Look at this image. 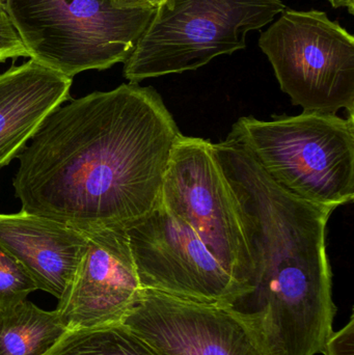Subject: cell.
<instances>
[{
    "label": "cell",
    "instance_id": "1",
    "mask_svg": "<svg viewBox=\"0 0 354 355\" xmlns=\"http://www.w3.org/2000/svg\"><path fill=\"white\" fill-rule=\"evenodd\" d=\"M58 106L19 154L22 210L77 227H127L161 200L179 130L152 87L123 83Z\"/></svg>",
    "mask_w": 354,
    "mask_h": 355
},
{
    "label": "cell",
    "instance_id": "2",
    "mask_svg": "<svg viewBox=\"0 0 354 355\" xmlns=\"http://www.w3.org/2000/svg\"><path fill=\"white\" fill-rule=\"evenodd\" d=\"M242 217L251 291L231 304L266 355H316L334 329L326 225L335 210L299 200L266 176L234 141L213 144Z\"/></svg>",
    "mask_w": 354,
    "mask_h": 355
},
{
    "label": "cell",
    "instance_id": "3",
    "mask_svg": "<svg viewBox=\"0 0 354 355\" xmlns=\"http://www.w3.org/2000/svg\"><path fill=\"white\" fill-rule=\"evenodd\" d=\"M227 139L291 196L336 210L354 198V116L239 118Z\"/></svg>",
    "mask_w": 354,
    "mask_h": 355
},
{
    "label": "cell",
    "instance_id": "4",
    "mask_svg": "<svg viewBox=\"0 0 354 355\" xmlns=\"http://www.w3.org/2000/svg\"><path fill=\"white\" fill-rule=\"evenodd\" d=\"M28 58L73 78L126 62L156 10L116 0H6Z\"/></svg>",
    "mask_w": 354,
    "mask_h": 355
},
{
    "label": "cell",
    "instance_id": "5",
    "mask_svg": "<svg viewBox=\"0 0 354 355\" xmlns=\"http://www.w3.org/2000/svg\"><path fill=\"white\" fill-rule=\"evenodd\" d=\"M286 8L281 0H166L124 62L125 78L197 70L247 47V35Z\"/></svg>",
    "mask_w": 354,
    "mask_h": 355
},
{
    "label": "cell",
    "instance_id": "6",
    "mask_svg": "<svg viewBox=\"0 0 354 355\" xmlns=\"http://www.w3.org/2000/svg\"><path fill=\"white\" fill-rule=\"evenodd\" d=\"M261 33L267 56L293 105L305 112L354 116V37L321 10L285 8Z\"/></svg>",
    "mask_w": 354,
    "mask_h": 355
},
{
    "label": "cell",
    "instance_id": "7",
    "mask_svg": "<svg viewBox=\"0 0 354 355\" xmlns=\"http://www.w3.org/2000/svg\"><path fill=\"white\" fill-rule=\"evenodd\" d=\"M161 202L251 290V261L240 207L211 141L179 135L164 175Z\"/></svg>",
    "mask_w": 354,
    "mask_h": 355
},
{
    "label": "cell",
    "instance_id": "8",
    "mask_svg": "<svg viewBox=\"0 0 354 355\" xmlns=\"http://www.w3.org/2000/svg\"><path fill=\"white\" fill-rule=\"evenodd\" d=\"M125 229L143 289L226 306L251 291L161 200L149 214Z\"/></svg>",
    "mask_w": 354,
    "mask_h": 355
},
{
    "label": "cell",
    "instance_id": "9",
    "mask_svg": "<svg viewBox=\"0 0 354 355\" xmlns=\"http://www.w3.org/2000/svg\"><path fill=\"white\" fill-rule=\"evenodd\" d=\"M122 324L161 355H266L253 327L226 304L143 289Z\"/></svg>",
    "mask_w": 354,
    "mask_h": 355
},
{
    "label": "cell",
    "instance_id": "10",
    "mask_svg": "<svg viewBox=\"0 0 354 355\" xmlns=\"http://www.w3.org/2000/svg\"><path fill=\"white\" fill-rule=\"evenodd\" d=\"M85 232L87 246L55 310L68 331L122 324L143 292L126 229Z\"/></svg>",
    "mask_w": 354,
    "mask_h": 355
},
{
    "label": "cell",
    "instance_id": "11",
    "mask_svg": "<svg viewBox=\"0 0 354 355\" xmlns=\"http://www.w3.org/2000/svg\"><path fill=\"white\" fill-rule=\"evenodd\" d=\"M85 231L27 211L0 214V246L30 275L37 290L60 298L87 246Z\"/></svg>",
    "mask_w": 354,
    "mask_h": 355
},
{
    "label": "cell",
    "instance_id": "12",
    "mask_svg": "<svg viewBox=\"0 0 354 355\" xmlns=\"http://www.w3.org/2000/svg\"><path fill=\"white\" fill-rule=\"evenodd\" d=\"M72 78L33 60L0 74V170L28 145L44 121L71 99Z\"/></svg>",
    "mask_w": 354,
    "mask_h": 355
},
{
    "label": "cell",
    "instance_id": "13",
    "mask_svg": "<svg viewBox=\"0 0 354 355\" xmlns=\"http://www.w3.org/2000/svg\"><path fill=\"white\" fill-rule=\"evenodd\" d=\"M67 331L55 310L24 300L0 311V355H45Z\"/></svg>",
    "mask_w": 354,
    "mask_h": 355
},
{
    "label": "cell",
    "instance_id": "14",
    "mask_svg": "<svg viewBox=\"0 0 354 355\" xmlns=\"http://www.w3.org/2000/svg\"><path fill=\"white\" fill-rule=\"evenodd\" d=\"M45 355H161L123 324L68 331Z\"/></svg>",
    "mask_w": 354,
    "mask_h": 355
},
{
    "label": "cell",
    "instance_id": "15",
    "mask_svg": "<svg viewBox=\"0 0 354 355\" xmlns=\"http://www.w3.org/2000/svg\"><path fill=\"white\" fill-rule=\"evenodd\" d=\"M37 290L26 269L0 246V311L24 302Z\"/></svg>",
    "mask_w": 354,
    "mask_h": 355
},
{
    "label": "cell",
    "instance_id": "16",
    "mask_svg": "<svg viewBox=\"0 0 354 355\" xmlns=\"http://www.w3.org/2000/svg\"><path fill=\"white\" fill-rule=\"evenodd\" d=\"M19 58H28V53L10 22L6 6L0 4V62Z\"/></svg>",
    "mask_w": 354,
    "mask_h": 355
},
{
    "label": "cell",
    "instance_id": "17",
    "mask_svg": "<svg viewBox=\"0 0 354 355\" xmlns=\"http://www.w3.org/2000/svg\"><path fill=\"white\" fill-rule=\"evenodd\" d=\"M324 355H354V316L339 331H333L324 347Z\"/></svg>",
    "mask_w": 354,
    "mask_h": 355
},
{
    "label": "cell",
    "instance_id": "18",
    "mask_svg": "<svg viewBox=\"0 0 354 355\" xmlns=\"http://www.w3.org/2000/svg\"><path fill=\"white\" fill-rule=\"evenodd\" d=\"M116 3L122 8H149L156 10L166 0H116Z\"/></svg>",
    "mask_w": 354,
    "mask_h": 355
},
{
    "label": "cell",
    "instance_id": "19",
    "mask_svg": "<svg viewBox=\"0 0 354 355\" xmlns=\"http://www.w3.org/2000/svg\"><path fill=\"white\" fill-rule=\"evenodd\" d=\"M334 8H344L351 16L354 15V0H328Z\"/></svg>",
    "mask_w": 354,
    "mask_h": 355
},
{
    "label": "cell",
    "instance_id": "20",
    "mask_svg": "<svg viewBox=\"0 0 354 355\" xmlns=\"http://www.w3.org/2000/svg\"><path fill=\"white\" fill-rule=\"evenodd\" d=\"M6 0H0V4H3V6H6Z\"/></svg>",
    "mask_w": 354,
    "mask_h": 355
}]
</instances>
